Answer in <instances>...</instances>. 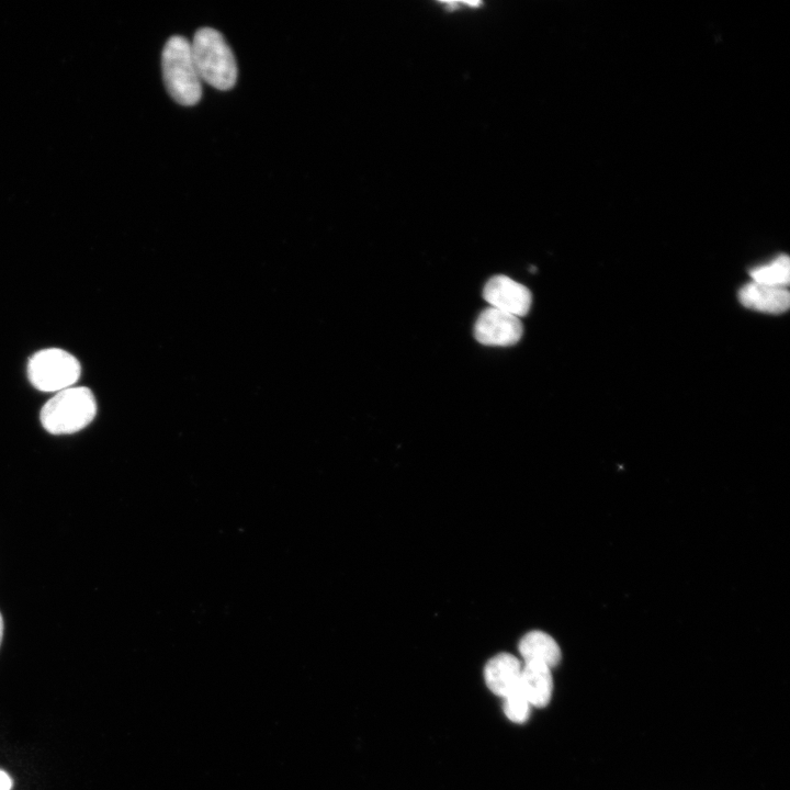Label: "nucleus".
I'll use <instances>...</instances> for the list:
<instances>
[{
	"label": "nucleus",
	"instance_id": "f257e3e1",
	"mask_svg": "<svg viewBox=\"0 0 790 790\" xmlns=\"http://www.w3.org/2000/svg\"><path fill=\"white\" fill-rule=\"evenodd\" d=\"M97 415V400L86 386H71L55 393L42 407L40 420L52 435H69L86 428Z\"/></svg>",
	"mask_w": 790,
	"mask_h": 790
},
{
	"label": "nucleus",
	"instance_id": "f03ea898",
	"mask_svg": "<svg viewBox=\"0 0 790 790\" xmlns=\"http://www.w3.org/2000/svg\"><path fill=\"white\" fill-rule=\"evenodd\" d=\"M191 53L202 81L218 90L232 89L237 80V64L223 35L202 27L193 36Z\"/></svg>",
	"mask_w": 790,
	"mask_h": 790
},
{
	"label": "nucleus",
	"instance_id": "7ed1b4c3",
	"mask_svg": "<svg viewBox=\"0 0 790 790\" xmlns=\"http://www.w3.org/2000/svg\"><path fill=\"white\" fill-rule=\"evenodd\" d=\"M162 76L169 94L181 105H194L202 97V80L194 65L190 42L171 36L161 55Z\"/></svg>",
	"mask_w": 790,
	"mask_h": 790
},
{
	"label": "nucleus",
	"instance_id": "20e7f679",
	"mask_svg": "<svg viewBox=\"0 0 790 790\" xmlns=\"http://www.w3.org/2000/svg\"><path fill=\"white\" fill-rule=\"evenodd\" d=\"M81 374L79 360L60 348L35 352L27 363V377L41 392L57 393L75 386Z\"/></svg>",
	"mask_w": 790,
	"mask_h": 790
},
{
	"label": "nucleus",
	"instance_id": "39448f33",
	"mask_svg": "<svg viewBox=\"0 0 790 790\" xmlns=\"http://www.w3.org/2000/svg\"><path fill=\"white\" fill-rule=\"evenodd\" d=\"M523 332L519 317L487 307L474 325L476 340L486 346L508 347L517 343Z\"/></svg>",
	"mask_w": 790,
	"mask_h": 790
},
{
	"label": "nucleus",
	"instance_id": "423d86ee",
	"mask_svg": "<svg viewBox=\"0 0 790 790\" xmlns=\"http://www.w3.org/2000/svg\"><path fill=\"white\" fill-rule=\"evenodd\" d=\"M483 296L489 307L517 317L526 315L532 302L530 291L506 275H496L488 280Z\"/></svg>",
	"mask_w": 790,
	"mask_h": 790
},
{
	"label": "nucleus",
	"instance_id": "0eeeda50",
	"mask_svg": "<svg viewBox=\"0 0 790 790\" xmlns=\"http://www.w3.org/2000/svg\"><path fill=\"white\" fill-rule=\"evenodd\" d=\"M738 300L747 308L768 314H781L789 308L790 293L788 287L770 286L751 281L740 289Z\"/></svg>",
	"mask_w": 790,
	"mask_h": 790
},
{
	"label": "nucleus",
	"instance_id": "6e6552de",
	"mask_svg": "<svg viewBox=\"0 0 790 790\" xmlns=\"http://www.w3.org/2000/svg\"><path fill=\"white\" fill-rule=\"evenodd\" d=\"M521 669V663L516 656L497 654L485 666V682L490 691L505 698L520 686Z\"/></svg>",
	"mask_w": 790,
	"mask_h": 790
},
{
	"label": "nucleus",
	"instance_id": "1a4fd4ad",
	"mask_svg": "<svg viewBox=\"0 0 790 790\" xmlns=\"http://www.w3.org/2000/svg\"><path fill=\"white\" fill-rule=\"evenodd\" d=\"M520 687L530 706L545 707L553 690L551 668L539 663H524L521 669Z\"/></svg>",
	"mask_w": 790,
	"mask_h": 790
},
{
	"label": "nucleus",
	"instance_id": "9d476101",
	"mask_svg": "<svg viewBox=\"0 0 790 790\" xmlns=\"http://www.w3.org/2000/svg\"><path fill=\"white\" fill-rule=\"evenodd\" d=\"M518 648L524 663H539L552 668L561 661L558 644L551 635L542 631L526 633L521 637Z\"/></svg>",
	"mask_w": 790,
	"mask_h": 790
},
{
	"label": "nucleus",
	"instance_id": "9b49d317",
	"mask_svg": "<svg viewBox=\"0 0 790 790\" xmlns=\"http://www.w3.org/2000/svg\"><path fill=\"white\" fill-rule=\"evenodd\" d=\"M752 281L778 287H788L790 281V261L787 255H779L770 262L755 267L749 271Z\"/></svg>",
	"mask_w": 790,
	"mask_h": 790
},
{
	"label": "nucleus",
	"instance_id": "f8f14e48",
	"mask_svg": "<svg viewBox=\"0 0 790 790\" xmlns=\"http://www.w3.org/2000/svg\"><path fill=\"white\" fill-rule=\"evenodd\" d=\"M504 699V712L510 721L523 723L528 720L530 703L520 686L507 695Z\"/></svg>",
	"mask_w": 790,
	"mask_h": 790
},
{
	"label": "nucleus",
	"instance_id": "ddd939ff",
	"mask_svg": "<svg viewBox=\"0 0 790 790\" xmlns=\"http://www.w3.org/2000/svg\"><path fill=\"white\" fill-rule=\"evenodd\" d=\"M12 785L13 782L11 777L0 769V790H11Z\"/></svg>",
	"mask_w": 790,
	"mask_h": 790
},
{
	"label": "nucleus",
	"instance_id": "4468645a",
	"mask_svg": "<svg viewBox=\"0 0 790 790\" xmlns=\"http://www.w3.org/2000/svg\"><path fill=\"white\" fill-rule=\"evenodd\" d=\"M2 635H3V619H2V616H1V613H0V644H1V641H2Z\"/></svg>",
	"mask_w": 790,
	"mask_h": 790
}]
</instances>
